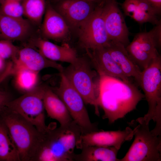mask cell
Wrapping results in <instances>:
<instances>
[{"label": "cell", "instance_id": "3", "mask_svg": "<svg viewBox=\"0 0 161 161\" xmlns=\"http://www.w3.org/2000/svg\"><path fill=\"white\" fill-rule=\"evenodd\" d=\"M0 117L10 132L17 150L20 161H36L43 134L6 106L0 112Z\"/></svg>", "mask_w": 161, "mask_h": 161}, {"label": "cell", "instance_id": "20", "mask_svg": "<svg viewBox=\"0 0 161 161\" xmlns=\"http://www.w3.org/2000/svg\"><path fill=\"white\" fill-rule=\"evenodd\" d=\"M104 47L124 74L129 78H134L136 81L142 70L130 56L126 47L114 41H110Z\"/></svg>", "mask_w": 161, "mask_h": 161}, {"label": "cell", "instance_id": "27", "mask_svg": "<svg viewBox=\"0 0 161 161\" xmlns=\"http://www.w3.org/2000/svg\"><path fill=\"white\" fill-rule=\"evenodd\" d=\"M19 50L12 41L0 40V57L5 61L9 59H11L12 61L16 59Z\"/></svg>", "mask_w": 161, "mask_h": 161}, {"label": "cell", "instance_id": "22", "mask_svg": "<svg viewBox=\"0 0 161 161\" xmlns=\"http://www.w3.org/2000/svg\"><path fill=\"white\" fill-rule=\"evenodd\" d=\"M81 152L76 154V161H120L117 158L119 150L113 146H87L83 148Z\"/></svg>", "mask_w": 161, "mask_h": 161}, {"label": "cell", "instance_id": "11", "mask_svg": "<svg viewBox=\"0 0 161 161\" xmlns=\"http://www.w3.org/2000/svg\"><path fill=\"white\" fill-rule=\"evenodd\" d=\"M103 2L102 15L110 41L119 42L126 47L130 43L129 31L117 1L107 0Z\"/></svg>", "mask_w": 161, "mask_h": 161}, {"label": "cell", "instance_id": "23", "mask_svg": "<svg viewBox=\"0 0 161 161\" xmlns=\"http://www.w3.org/2000/svg\"><path fill=\"white\" fill-rule=\"evenodd\" d=\"M0 161H20L10 132L0 117Z\"/></svg>", "mask_w": 161, "mask_h": 161}, {"label": "cell", "instance_id": "14", "mask_svg": "<svg viewBox=\"0 0 161 161\" xmlns=\"http://www.w3.org/2000/svg\"><path fill=\"white\" fill-rule=\"evenodd\" d=\"M86 50L92 66L99 76L107 75L131 82L104 47Z\"/></svg>", "mask_w": 161, "mask_h": 161}, {"label": "cell", "instance_id": "13", "mask_svg": "<svg viewBox=\"0 0 161 161\" xmlns=\"http://www.w3.org/2000/svg\"><path fill=\"white\" fill-rule=\"evenodd\" d=\"M55 9L62 16L71 30H78L92 14L96 4L86 0H57Z\"/></svg>", "mask_w": 161, "mask_h": 161}, {"label": "cell", "instance_id": "17", "mask_svg": "<svg viewBox=\"0 0 161 161\" xmlns=\"http://www.w3.org/2000/svg\"><path fill=\"white\" fill-rule=\"evenodd\" d=\"M121 6L126 16L140 24L150 23L156 25L161 21L159 13L146 0H125Z\"/></svg>", "mask_w": 161, "mask_h": 161}, {"label": "cell", "instance_id": "16", "mask_svg": "<svg viewBox=\"0 0 161 161\" xmlns=\"http://www.w3.org/2000/svg\"><path fill=\"white\" fill-rule=\"evenodd\" d=\"M12 61L18 69L25 68L38 72L43 69L52 68L61 73L64 68L56 61L46 58L39 51L29 47L19 49L17 58Z\"/></svg>", "mask_w": 161, "mask_h": 161}, {"label": "cell", "instance_id": "15", "mask_svg": "<svg viewBox=\"0 0 161 161\" xmlns=\"http://www.w3.org/2000/svg\"><path fill=\"white\" fill-rule=\"evenodd\" d=\"M42 32L47 38L55 41L66 40L70 29L62 16L50 4L46 6Z\"/></svg>", "mask_w": 161, "mask_h": 161}, {"label": "cell", "instance_id": "4", "mask_svg": "<svg viewBox=\"0 0 161 161\" xmlns=\"http://www.w3.org/2000/svg\"><path fill=\"white\" fill-rule=\"evenodd\" d=\"M92 67L90 60L78 57L74 62L64 68L62 72L82 97L85 103L94 106L95 113L99 116V78H97V77L99 75Z\"/></svg>", "mask_w": 161, "mask_h": 161}, {"label": "cell", "instance_id": "19", "mask_svg": "<svg viewBox=\"0 0 161 161\" xmlns=\"http://www.w3.org/2000/svg\"><path fill=\"white\" fill-rule=\"evenodd\" d=\"M38 51L47 58L53 61L72 63L77 58V52L68 44L60 46L47 40L38 38L35 44Z\"/></svg>", "mask_w": 161, "mask_h": 161}, {"label": "cell", "instance_id": "26", "mask_svg": "<svg viewBox=\"0 0 161 161\" xmlns=\"http://www.w3.org/2000/svg\"><path fill=\"white\" fill-rule=\"evenodd\" d=\"M0 12L7 16L16 18H23L24 15L22 4L16 0H5L1 2Z\"/></svg>", "mask_w": 161, "mask_h": 161}, {"label": "cell", "instance_id": "34", "mask_svg": "<svg viewBox=\"0 0 161 161\" xmlns=\"http://www.w3.org/2000/svg\"></svg>", "mask_w": 161, "mask_h": 161}, {"label": "cell", "instance_id": "31", "mask_svg": "<svg viewBox=\"0 0 161 161\" xmlns=\"http://www.w3.org/2000/svg\"><path fill=\"white\" fill-rule=\"evenodd\" d=\"M88 1L96 4H98L100 3L102 1V0H86Z\"/></svg>", "mask_w": 161, "mask_h": 161}, {"label": "cell", "instance_id": "29", "mask_svg": "<svg viewBox=\"0 0 161 161\" xmlns=\"http://www.w3.org/2000/svg\"><path fill=\"white\" fill-rule=\"evenodd\" d=\"M157 11L159 14L161 12V0H146Z\"/></svg>", "mask_w": 161, "mask_h": 161}, {"label": "cell", "instance_id": "33", "mask_svg": "<svg viewBox=\"0 0 161 161\" xmlns=\"http://www.w3.org/2000/svg\"><path fill=\"white\" fill-rule=\"evenodd\" d=\"M107 0H102V1H103V2H104L106 1H107Z\"/></svg>", "mask_w": 161, "mask_h": 161}, {"label": "cell", "instance_id": "28", "mask_svg": "<svg viewBox=\"0 0 161 161\" xmlns=\"http://www.w3.org/2000/svg\"><path fill=\"white\" fill-rule=\"evenodd\" d=\"M12 100V96L10 93L5 90L0 89V112Z\"/></svg>", "mask_w": 161, "mask_h": 161}, {"label": "cell", "instance_id": "24", "mask_svg": "<svg viewBox=\"0 0 161 161\" xmlns=\"http://www.w3.org/2000/svg\"><path fill=\"white\" fill-rule=\"evenodd\" d=\"M24 15L32 22L40 24L45 13V0H23L22 4Z\"/></svg>", "mask_w": 161, "mask_h": 161}, {"label": "cell", "instance_id": "18", "mask_svg": "<svg viewBox=\"0 0 161 161\" xmlns=\"http://www.w3.org/2000/svg\"><path fill=\"white\" fill-rule=\"evenodd\" d=\"M30 30L27 20L8 16L0 12V40H22L27 37Z\"/></svg>", "mask_w": 161, "mask_h": 161}, {"label": "cell", "instance_id": "2", "mask_svg": "<svg viewBox=\"0 0 161 161\" xmlns=\"http://www.w3.org/2000/svg\"><path fill=\"white\" fill-rule=\"evenodd\" d=\"M43 138L36 161H74L76 148L82 134L73 120L58 128H48Z\"/></svg>", "mask_w": 161, "mask_h": 161}, {"label": "cell", "instance_id": "32", "mask_svg": "<svg viewBox=\"0 0 161 161\" xmlns=\"http://www.w3.org/2000/svg\"><path fill=\"white\" fill-rule=\"evenodd\" d=\"M4 0H0V1L1 2H2V1H4ZM16 0L20 1L21 0Z\"/></svg>", "mask_w": 161, "mask_h": 161}, {"label": "cell", "instance_id": "21", "mask_svg": "<svg viewBox=\"0 0 161 161\" xmlns=\"http://www.w3.org/2000/svg\"><path fill=\"white\" fill-rule=\"evenodd\" d=\"M43 103L48 116L57 120L60 126L66 125L73 120L62 101L48 86L44 93Z\"/></svg>", "mask_w": 161, "mask_h": 161}, {"label": "cell", "instance_id": "25", "mask_svg": "<svg viewBox=\"0 0 161 161\" xmlns=\"http://www.w3.org/2000/svg\"><path fill=\"white\" fill-rule=\"evenodd\" d=\"M38 73L25 68L17 69L14 73L16 85L24 93L30 91L36 86Z\"/></svg>", "mask_w": 161, "mask_h": 161}, {"label": "cell", "instance_id": "6", "mask_svg": "<svg viewBox=\"0 0 161 161\" xmlns=\"http://www.w3.org/2000/svg\"><path fill=\"white\" fill-rule=\"evenodd\" d=\"M136 81L144 93L148 105L147 112L143 117L149 124L153 120L155 128L161 129V57L155 58L146 68L141 71Z\"/></svg>", "mask_w": 161, "mask_h": 161}, {"label": "cell", "instance_id": "30", "mask_svg": "<svg viewBox=\"0 0 161 161\" xmlns=\"http://www.w3.org/2000/svg\"><path fill=\"white\" fill-rule=\"evenodd\" d=\"M7 66L6 67L5 61L0 57V77L5 71Z\"/></svg>", "mask_w": 161, "mask_h": 161}, {"label": "cell", "instance_id": "10", "mask_svg": "<svg viewBox=\"0 0 161 161\" xmlns=\"http://www.w3.org/2000/svg\"><path fill=\"white\" fill-rule=\"evenodd\" d=\"M103 4L101 2L97 5L77 30L80 43L86 50L104 47L110 41L103 18Z\"/></svg>", "mask_w": 161, "mask_h": 161}, {"label": "cell", "instance_id": "7", "mask_svg": "<svg viewBox=\"0 0 161 161\" xmlns=\"http://www.w3.org/2000/svg\"><path fill=\"white\" fill-rule=\"evenodd\" d=\"M46 85L35 86L22 95L12 100L6 106L10 110L21 116L44 133L48 126L45 123L43 97Z\"/></svg>", "mask_w": 161, "mask_h": 161}, {"label": "cell", "instance_id": "1", "mask_svg": "<svg viewBox=\"0 0 161 161\" xmlns=\"http://www.w3.org/2000/svg\"><path fill=\"white\" fill-rule=\"evenodd\" d=\"M98 103L103 110V119L112 123L136 109L144 94L131 82L110 76L100 75Z\"/></svg>", "mask_w": 161, "mask_h": 161}, {"label": "cell", "instance_id": "12", "mask_svg": "<svg viewBox=\"0 0 161 161\" xmlns=\"http://www.w3.org/2000/svg\"><path fill=\"white\" fill-rule=\"evenodd\" d=\"M134 136V130L130 126L123 130L93 131L82 134L76 148L81 149L90 146H113L119 150L124 142L130 141Z\"/></svg>", "mask_w": 161, "mask_h": 161}, {"label": "cell", "instance_id": "5", "mask_svg": "<svg viewBox=\"0 0 161 161\" xmlns=\"http://www.w3.org/2000/svg\"><path fill=\"white\" fill-rule=\"evenodd\" d=\"M143 117L128 122L134 131V140L120 161H160L161 135L150 131Z\"/></svg>", "mask_w": 161, "mask_h": 161}, {"label": "cell", "instance_id": "9", "mask_svg": "<svg viewBox=\"0 0 161 161\" xmlns=\"http://www.w3.org/2000/svg\"><path fill=\"white\" fill-rule=\"evenodd\" d=\"M161 44L160 21L150 31L136 34L126 48L134 62L143 70L160 55L157 48L160 47Z\"/></svg>", "mask_w": 161, "mask_h": 161}, {"label": "cell", "instance_id": "8", "mask_svg": "<svg viewBox=\"0 0 161 161\" xmlns=\"http://www.w3.org/2000/svg\"><path fill=\"white\" fill-rule=\"evenodd\" d=\"M61 73L59 86L52 89L62 101L72 118L81 128L83 134L99 130L91 122L84 100L63 74Z\"/></svg>", "mask_w": 161, "mask_h": 161}]
</instances>
